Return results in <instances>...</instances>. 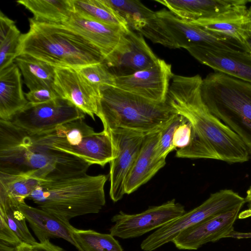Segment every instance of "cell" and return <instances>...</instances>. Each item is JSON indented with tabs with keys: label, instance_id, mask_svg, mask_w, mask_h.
<instances>
[{
	"label": "cell",
	"instance_id": "ba28073f",
	"mask_svg": "<svg viewBox=\"0 0 251 251\" xmlns=\"http://www.w3.org/2000/svg\"><path fill=\"white\" fill-rule=\"evenodd\" d=\"M138 32L153 43L171 49L187 50L200 45L247 51L236 39L204 29L179 18L166 9L155 12L154 17Z\"/></svg>",
	"mask_w": 251,
	"mask_h": 251
},
{
	"label": "cell",
	"instance_id": "83f0119b",
	"mask_svg": "<svg viewBox=\"0 0 251 251\" xmlns=\"http://www.w3.org/2000/svg\"><path fill=\"white\" fill-rule=\"evenodd\" d=\"M22 34L15 23L0 11V71L14 63Z\"/></svg>",
	"mask_w": 251,
	"mask_h": 251
},
{
	"label": "cell",
	"instance_id": "d4e9b609",
	"mask_svg": "<svg viewBox=\"0 0 251 251\" xmlns=\"http://www.w3.org/2000/svg\"><path fill=\"white\" fill-rule=\"evenodd\" d=\"M14 62L19 68L24 83L29 91L42 88H52L55 67L27 54L18 55Z\"/></svg>",
	"mask_w": 251,
	"mask_h": 251
},
{
	"label": "cell",
	"instance_id": "5b68a950",
	"mask_svg": "<svg viewBox=\"0 0 251 251\" xmlns=\"http://www.w3.org/2000/svg\"><path fill=\"white\" fill-rule=\"evenodd\" d=\"M100 91L96 116L106 131L123 128L146 135L161 131L177 114L167 101H152L115 86H102Z\"/></svg>",
	"mask_w": 251,
	"mask_h": 251
},
{
	"label": "cell",
	"instance_id": "52a82bcc",
	"mask_svg": "<svg viewBox=\"0 0 251 251\" xmlns=\"http://www.w3.org/2000/svg\"><path fill=\"white\" fill-rule=\"evenodd\" d=\"M77 119L36 134L46 144L78 157L90 166L104 167L114 157V146L108 131L95 132Z\"/></svg>",
	"mask_w": 251,
	"mask_h": 251
},
{
	"label": "cell",
	"instance_id": "4fadbf2b",
	"mask_svg": "<svg viewBox=\"0 0 251 251\" xmlns=\"http://www.w3.org/2000/svg\"><path fill=\"white\" fill-rule=\"evenodd\" d=\"M173 75L171 65L158 58L148 68L115 77V86L152 101L166 102Z\"/></svg>",
	"mask_w": 251,
	"mask_h": 251
},
{
	"label": "cell",
	"instance_id": "6da1fadb",
	"mask_svg": "<svg viewBox=\"0 0 251 251\" xmlns=\"http://www.w3.org/2000/svg\"><path fill=\"white\" fill-rule=\"evenodd\" d=\"M90 166L83 160L46 144L35 133L0 120V172L31 173L50 181L85 174Z\"/></svg>",
	"mask_w": 251,
	"mask_h": 251
},
{
	"label": "cell",
	"instance_id": "8992f818",
	"mask_svg": "<svg viewBox=\"0 0 251 251\" xmlns=\"http://www.w3.org/2000/svg\"><path fill=\"white\" fill-rule=\"evenodd\" d=\"M202 100L235 132L251 152V84L215 72L202 79Z\"/></svg>",
	"mask_w": 251,
	"mask_h": 251
},
{
	"label": "cell",
	"instance_id": "5bb4252c",
	"mask_svg": "<svg viewBox=\"0 0 251 251\" xmlns=\"http://www.w3.org/2000/svg\"><path fill=\"white\" fill-rule=\"evenodd\" d=\"M158 59L142 34L129 28L124 32L118 45L104 63L117 77L128 75L148 68Z\"/></svg>",
	"mask_w": 251,
	"mask_h": 251
},
{
	"label": "cell",
	"instance_id": "7c38bea8",
	"mask_svg": "<svg viewBox=\"0 0 251 251\" xmlns=\"http://www.w3.org/2000/svg\"><path fill=\"white\" fill-rule=\"evenodd\" d=\"M114 146V157L110 164L109 195L114 202L122 199L127 175L135 160L145 134L118 128L108 131Z\"/></svg>",
	"mask_w": 251,
	"mask_h": 251
},
{
	"label": "cell",
	"instance_id": "f1b7e54d",
	"mask_svg": "<svg viewBox=\"0 0 251 251\" xmlns=\"http://www.w3.org/2000/svg\"><path fill=\"white\" fill-rule=\"evenodd\" d=\"M127 23L128 27L139 31L155 16L153 11L139 0H104Z\"/></svg>",
	"mask_w": 251,
	"mask_h": 251
},
{
	"label": "cell",
	"instance_id": "7a4b0ae2",
	"mask_svg": "<svg viewBox=\"0 0 251 251\" xmlns=\"http://www.w3.org/2000/svg\"><path fill=\"white\" fill-rule=\"evenodd\" d=\"M202 81L199 75L174 74L167 102L190 123L194 131L214 151L219 160L230 163L249 161L250 151L244 142L213 115L203 102L201 93Z\"/></svg>",
	"mask_w": 251,
	"mask_h": 251
},
{
	"label": "cell",
	"instance_id": "f546056e",
	"mask_svg": "<svg viewBox=\"0 0 251 251\" xmlns=\"http://www.w3.org/2000/svg\"><path fill=\"white\" fill-rule=\"evenodd\" d=\"M72 237L79 251H123L119 242L111 234L74 227Z\"/></svg>",
	"mask_w": 251,
	"mask_h": 251
},
{
	"label": "cell",
	"instance_id": "8d00e7d4",
	"mask_svg": "<svg viewBox=\"0 0 251 251\" xmlns=\"http://www.w3.org/2000/svg\"><path fill=\"white\" fill-rule=\"evenodd\" d=\"M35 251H64L63 249L51 243L50 240L37 242L32 246Z\"/></svg>",
	"mask_w": 251,
	"mask_h": 251
},
{
	"label": "cell",
	"instance_id": "8fae6325",
	"mask_svg": "<svg viewBox=\"0 0 251 251\" xmlns=\"http://www.w3.org/2000/svg\"><path fill=\"white\" fill-rule=\"evenodd\" d=\"M84 117L85 114L71 102L58 97L40 104L28 102L9 121L30 132L38 133Z\"/></svg>",
	"mask_w": 251,
	"mask_h": 251
},
{
	"label": "cell",
	"instance_id": "44dd1931",
	"mask_svg": "<svg viewBox=\"0 0 251 251\" xmlns=\"http://www.w3.org/2000/svg\"><path fill=\"white\" fill-rule=\"evenodd\" d=\"M19 208L28 222L39 242L50 238H62L75 246L72 237L74 228L69 221L64 220L39 207L27 204L25 201Z\"/></svg>",
	"mask_w": 251,
	"mask_h": 251
},
{
	"label": "cell",
	"instance_id": "603a6c76",
	"mask_svg": "<svg viewBox=\"0 0 251 251\" xmlns=\"http://www.w3.org/2000/svg\"><path fill=\"white\" fill-rule=\"evenodd\" d=\"M251 22L248 8L245 6L190 23L209 31L233 38L243 44L242 32Z\"/></svg>",
	"mask_w": 251,
	"mask_h": 251
},
{
	"label": "cell",
	"instance_id": "484cf974",
	"mask_svg": "<svg viewBox=\"0 0 251 251\" xmlns=\"http://www.w3.org/2000/svg\"><path fill=\"white\" fill-rule=\"evenodd\" d=\"M36 21L64 24L75 13L72 0H19Z\"/></svg>",
	"mask_w": 251,
	"mask_h": 251
},
{
	"label": "cell",
	"instance_id": "4dcf8cb0",
	"mask_svg": "<svg viewBox=\"0 0 251 251\" xmlns=\"http://www.w3.org/2000/svg\"><path fill=\"white\" fill-rule=\"evenodd\" d=\"M0 216L23 243L34 245L37 242L29 231L26 218L19 208V205L7 201H0Z\"/></svg>",
	"mask_w": 251,
	"mask_h": 251
},
{
	"label": "cell",
	"instance_id": "f35d334b",
	"mask_svg": "<svg viewBox=\"0 0 251 251\" xmlns=\"http://www.w3.org/2000/svg\"><path fill=\"white\" fill-rule=\"evenodd\" d=\"M228 237L234 238L237 239L251 238V232H241L234 230L229 234Z\"/></svg>",
	"mask_w": 251,
	"mask_h": 251
},
{
	"label": "cell",
	"instance_id": "4316f807",
	"mask_svg": "<svg viewBox=\"0 0 251 251\" xmlns=\"http://www.w3.org/2000/svg\"><path fill=\"white\" fill-rule=\"evenodd\" d=\"M75 13L93 21L129 28L126 21L104 0H72Z\"/></svg>",
	"mask_w": 251,
	"mask_h": 251
},
{
	"label": "cell",
	"instance_id": "7bdbcfd3",
	"mask_svg": "<svg viewBox=\"0 0 251 251\" xmlns=\"http://www.w3.org/2000/svg\"><path fill=\"white\" fill-rule=\"evenodd\" d=\"M249 11V14L251 19V6L250 7V8L248 9Z\"/></svg>",
	"mask_w": 251,
	"mask_h": 251
},
{
	"label": "cell",
	"instance_id": "ab89813d",
	"mask_svg": "<svg viewBox=\"0 0 251 251\" xmlns=\"http://www.w3.org/2000/svg\"><path fill=\"white\" fill-rule=\"evenodd\" d=\"M17 251H35L32 246L23 243L17 247Z\"/></svg>",
	"mask_w": 251,
	"mask_h": 251
},
{
	"label": "cell",
	"instance_id": "836d02e7",
	"mask_svg": "<svg viewBox=\"0 0 251 251\" xmlns=\"http://www.w3.org/2000/svg\"><path fill=\"white\" fill-rule=\"evenodd\" d=\"M192 137V126L185 118L176 129L174 133L173 144L175 149L183 148L188 146Z\"/></svg>",
	"mask_w": 251,
	"mask_h": 251
},
{
	"label": "cell",
	"instance_id": "60d3db41",
	"mask_svg": "<svg viewBox=\"0 0 251 251\" xmlns=\"http://www.w3.org/2000/svg\"><path fill=\"white\" fill-rule=\"evenodd\" d=\"M0 251H17V247L0 243Z\"/></svg>",
	"mask_w": 251,
	"mask_h": 251
},
{
	"label": "cell",
	"instance_id": "2e32d148",
	"mask_svg": "<svg viewBox=\"0 0 251 251\" xmlns=\"http://www.w3.org/2000/svg\"><path fill=\"white\" fill-rule=\"evenodd\" d=\"M244 204L207 219L180 232L172 242L179 250H196L209 242L228 238Z\"/></svg>",
	"mask_w": 251,
	"mask_h": 251
},
{
	"label": "cell",
	"instance_id": "ee69618b",
	"mask_svg": "<svg viewBox=\"0 0 251 251\" xmlns=\"http://www.w3.org/2000/svg\"><path fill=\"white\" fill-rule=\"evenodd\" d=\"M248 207H249V210L251 211V202H249Z\"/></svg>",
	"mask_w": 251,
	"mask_h": 251
},
{
	"label": "cell",
	"instance_id": "d6a6232c",
	"mask_svg": "<svg viewBox=\"0 0 251 251\" xmlns=\"http://www.w3.org/2000/svg\"><path fill=\"white\" fill-rule=\"evenodd\" d=\"M185 120V117L176 114L160 131L158 145V154L160 158L166 159L168 154L175 150L173 144L174 133Z\"/></svg>",
	"mask_w": 251,
	"mask_h": 251
},
{
	"label": "cell",
	"instance_id": "30bf717a",
	"mask_svg": "<svg viewBox=\"0 0 251 251\" xmlns=\"http://www.w3.org/2000/svg\"><path fill=\"white\" fill-rule=\"evenodd\" d=\"M185 212L184 207L175 199L149 207L138 214H128L121 211L111 218L115 224L110 229V234L124 239L137 237L158 229Z\"/></svg>",
	"mask_w": 251,
	"mask_h": 251
},
{
	"label": "cell",
	"instance_id": "ac0fdd59",
	"mask_svg": "<svg viewBox=\"0 0 251 251\" xmlns=\"http://www.w3.org/2000/svg\"><path fill=\"white\" fill-rule=\"evenodd\" d=\"M160 131L145 135L126 179V194L133 193L146 183L165 165L166 159L158 154Z\"/></svg>",
	"mask_w": 251,
	"mask_h": 251
},
{
	"label": "cell",
	"instance_id": "b9f144b4",
	"mask_svg": "<svg viewBox=\"0 0 251 251\" xmlns=\"http://www.w3.org/2000/svg\"><path fill=\"white\" fill-rule=\"evenodd\" d=\"M246 202H251V185L246 192V196L245 198Z\"/></svg>",
	"mask_w": 251,
	"mask_h": 251
},
{
	"label": "cell",
	"instance_id": "277c9868",
	"mask_svg": "<svg viewBox=\"0 0 251 251\" xmlns=\"http://www.w3.org/2000/svg\"><path fill=\"white\" fill-rule=\"evenodd\" d=\"M107 176L86 173L46 181L27 199L38 207L64 220L100 212L105 204L104 186Z\"/></svg>",
	"mask_w": 251,
	"mask_h": 251
},
{
	"label": "cell",
	"instance_id": "3957f363",
	"mask_svg": "<svg viewBox=\"0 0 251 251\" xmlns=\"http://www.w3.org/2000/svg\"><path fill=\"white\" fill-rule=\"evenodd\" d=\"M28 31L22 34L17 56L27 54L54 67L75 69L104 62L100 51L84 37L63 24L29 18Z\"/></svg>",
	"mask_w": 251,
	"mask_h": 251
},
{
	"label": "cell",
	"instance_id": "1f68e13d",
	"mask_svg": "<svg viewBox=\"0 0 251 251\" xmlns=\"http://www.w3.org/2000/svg\"><path fill=\"white\" fill-rule=\"evenodd\" d=\"M76 70L91 84L99 89L104 85L115 86V76L104 62L89 65Z\"/></svg>",
	"mask_w": 251,
	"mask_h": 251
},
{
	"label": "cell",
	"instance_id": "e0dca14e",
	"mask_svg": "<svg viewBox=\"0 0 251 251\" xmlns=\"http://www.w3.org/2000/svg\"><path fill=\"white\" fill-rule=\"evenodd\" d=\"M201 63L215 72L251 84V53L241 50L197 45L187 49Z\"/></svg>",
	"mask_w": 251,
	"mask_h": 251
},
{
	"label": "cell",
	"instance_id": "d590c367",
	"mask_svg": "<svg viewBox=\"0 0 251 251\" xmlns=\"http://www.w3.org/2000/svg\"><path fill=\"white\" fill-rule=\"evenodd\" d=\"M0 243L17 247L22 243L5 219L0 216Z\"/></svg>",
	"mask_w": 251,
	"mask_h": 251
},
{
	"label": "cell",
	"instance_id": "ffe728a7",
	"mask_svg": "<svg viewBox=\"0 0 251 251\" xmlns=\"http://www.w3.org/2000/svg\"><path fill=\"white\" fill-rule=\"evenodd\" d=\"M63 24L92 43L100 51L105 59L116 48L124 32L128 29L93 21L75 13Z\"/></svg>",
	"mask_w": 251,
	"mask_h": 251
},
{
	"label": "cell",
	"instance_id": "9a60e30c",
	"mask_svg": "<svg viewBox=\"0 0 251 251\" xmlns=\"http://www.w3.org/2000/svg\"><path fill=\"white\" fill-rule=\"evenodd\" d=\"M52 88L63 99L95 120L100 89L91 84L76 69L55 67Z\"/></svg>",
	"mask_w": 251,
	"mask_h": 251
},
{
	"label": "cell",
	"instance_id": "7402d4cb",
	"mask_svg": "<svg viewBox=\"0 0 251 251\" xmlns=\"http://www.w3.org/2000/svg\"><path fill=\"white\" fill-rule=\"evenodd\" d=\"M28 103L16 63L0 71V120L10 121Z\"/></svg>",
	"mask_w": 251,
	"mask_h": 251
},
{
	"label": "cell",
	"instance_id": "e575fe53",
	"mask_svg": "<svg viewBox=\"0 0 251 251\" xmlns=\"http://www.w3.org/2000/svg\"><path fill=\"white\" fill-rule=\"evenodd\" d=\"M28 102L31 104L45 103L59 97L53 88H42L25 93Z\"/></svg>",
	"mask_w": 251,
	"mask_h": 251
},
{
	"label": "cell",
	"instance_id": "9c48e42d",
	"mask_svg": "<svg viewBox=\"0 0 251 251\" xmlns=\"http://www.w3.org/2000/svg\"><path fill=\"white\" fill-rule=\"evenodd\" d=\"M245 202L244 198L232 190L223 189L212 193L198 207L156 229L142 241L141 248L145 251L155 250L172 242L186 229Z\"/></svg>",
	"mask_w": 251,
	"mask_h": 251
},
{
	"label": "cell",
	"instance_id": "d6986e66",
	"mask_svg": "<svg viewBox=\"0 0 251 251\" xmlns=\"http://www.w3.org/2000/svg\"><path fill=\"white\" fill-rule=\"evenodd\" d=\"M179 18L188 22L214 17L247 6V0H155Z\"/></svg>",
	"mask_w": 251,
	"mask_h": 251
},
{
	"label": "cell",
	"instance_id": "cb8c5ba5",
	"mask_svg": "<svg viewBox=\"0 0 251 251\" xmlns=\"http://www.w3.org/2000/svg\"><path fill=\"white\" fill-rule=\"evenodd\" d=\"M46 181L34 173L9 174L0 172V199L19 205L35 189Z\"/></svg>",
	"mask_w": 251,
	"mask_h": 251
},
{
	"label": "cell",
	"instance_id": "74e56055",
	"mask_svg": "<svg viewBox=\"0 0 251 251\" xmlns=\"http://www.w3.org/2000/svg\"><path fill=\"white\" fill-rule=\"evenodd\" d=\"M242 43L247 51L251 53V22L244 28L242 34Z\"/></svg>",
	"mask_w": 251,
	"mask_h": 251
}]
</instances>
